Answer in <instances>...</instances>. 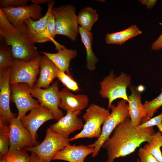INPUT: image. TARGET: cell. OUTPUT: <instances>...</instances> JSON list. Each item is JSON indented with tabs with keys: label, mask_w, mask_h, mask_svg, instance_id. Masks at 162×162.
<instances>
[{
	"label": "cell",
	"mask_w": 162,
	"mask_h": 162,
	"mask_svg": "<svg viewBox=\"0 0 162 162\" xmlns=\"http://www.w3.org/2000/svg\"><path fill=\"white\" fill-rule=\"evenodd\" d=\"M153 127L138 128L133 124L129 117L127 118L117 126L102 146L107 151L106 162H113L116 158L125 157L142 143L149 142L155 132Z\"/></svg>",
	"instance_id": "1"
},
{
	"label": "cell",
	"mask_w": 162,
	"mask_h": 162,
	"mask_svg": "<svg viewBox=\"0 0 162 162\" xmlns=\"http://www.w3.org/2000/svg\"><path fill=\"white\" fill-rule=\"evenodd\" d=\"M0 37L10 47L14 60L28 62L41 56L27 28L15 27L1 9Z\"/></svg>",
	"instance_id": "2"
},
{
	"label": "cell",
	"mask_w": 162,
	"mask_h": 162,
	"mask_svg": "<svg viewBox=\"0 0 162 162\" xmlns=\"http://www.w3.org/2000/svg\"><path fill=\"white\" fill-rule=\"evenodd\" d=\"M131 83L130 76L122 72L116 76L113 70L100 82L99 93L103 98L108 99L109 109L113 101L117 99L121 98L128 102L126 89Z\"/></svg>",
	"instance_id": "3"
},
{
	"label": "cell",
	"mask_w": 162,
	"mask_h": 162,
	"mask_svg": "<svg viewBox=\"0 0 162 162\" xmlns=\"http://www.w3.org/2000/svg\"><path fill=\"white\" fill-rule=\"evenodd\" d=\"M109 110L92 104L82 116L85 122L80 132L69 138L70 141L82 138H98L101 134V126L110 115Z\"/></svg>",
	"instance_id": "4"
},
{
	"label": "cell",
	"mask_w": 162,
	"mask_h": 162,
	"mask_svg": "<svg viewBox=\"0 0 162 162\" xmlns=\"http://www.w3.org/2000/svg\"><path fill=\"white\" fill-rule=\"evenodd\" d=\"M126 100L122 99L115 106L112 104L109 109L112 112L103 124L100 136L95 142L91 144L94 151L92 154L93 158L96 157L104 143L110 136L114 130L120 123L129 117L128 104Z\"/></svg>",
	"instance_id": "5"
},
{
	"label": "cell",
	"mask_w": 162,
	"mask_h": 162,
	"mask_svg": "<svg viewBox=\"0 0 162 162\" xmlns=\"http://www.w3.org/2000/svg\"><path fill=\"white\" fill-rule=\"evenodd\" d=\"M75 10V7L70 4L52 9L55 16L57 35L65 36L72 41L76 40L79 33L78 16Z\"/></svg>",
	"instance_id": "6"
},
{
	"label": "cell",
	"mask_w": 162,
	"mask_h": 162,
	"mask_svg": "<svg viewBox=\"0 0 162 162\" xmlns=\"http://www.w3.org/2000/svg\"><path fill=\"white\" fill-rule=\"evenodd\" d=\"M70 142L69 138L64 137L48 128L43 141L35 146L26 147V150L37 154L45 162H50L57 152L70 145Z\"/></svg>",
	"instance_id": "7"
},
{
	"label": "cell",
	"mask_w": 162,
	"mask_h": 162,
	"mask_svg": "<svg viewBox=\"0 0 162 162\" xmlns=\"http://www.w3.org/2000/svg\"><path fill=\"white\" fill-rule=\"evenodd\" d=\"M41 57L28 62L14 60L11 68L10 85L26 83L32 88L40 73Z\"/></svg>",
	"instance_id": "8"
},
{
	"label": "cell",
	"mask_w": 162,
	"mask_h": 162,
	"mask_svg": "<svg viewBox=\"0 0 162 162\" xmlns=\"http://www.w3.org/2000/svg\"><path fill=\"white\" fill-rule=\"evenodd\" d=\"M58 85L57 81L46 88L42 89L34 85L31 89L32 96L38 99L41 106L50 110L58 121L64 116L63 112L59 109L60 91Z\"/></svg>",
	"instance_id": "9"
},
{
	"label": "cell",
	"mask_w": 162,
	"mask_h": 162,
	"mask_svg": "<svg viewBox=\"0 0 162 162\" xmlns=\"http://www.w3.org/2000/svg\"><path fill=\"white\" fill-rule=\"evenodd\" d=\"M54 3V1L51 0L48 3V9L46 14L40 19L34 20L31 18H29L24 21V23L34 43H43L51 41L55 45L56 49L58 50L63 48L64 46L52 38L46 29L48 17L53 8Z\"/></svg>",
	"instance_id": "10"
},
{
	"label": "cell",
	"mask_w": 162,
	"mask_h": 162,
	"mask_svg": "<svg viewBox=\"0 0 162 162\" xmlns=\"http://www.w3.org/2000/svg\"><path fill=\"white\" fill-rule=\"evenodd\" d=\"M10 100L18 110L17 116L20 119L29 110L40 106L38 100L34 99L31 94V88L26 83L10 85Z\"/></svg>",
	"instance_id": "11"
},
{
	"label": "cell",
	"mask_w": 162,
	"mask_h": 162,
	"mask_svg": "<svg viewBox=\"0 0 162 162\" xmlns=\"http://www.w3.org/2000/svg\"><path fill=\"white\" fill-rule=\"evenodd\" d=\"M11 23L16 28L24 29L26 27L24 23L26 20L31 18L36 20L42 16V8L40 5L34 3L16 8H0Z\"/></svg>",
	"instance_id": "12"
},
{
	"label": "cell",
	"mask_w": 162,
	"mask_h": 162,
	"mask_svg": "<svg viewBox=\"0 0 162 162\" xmlns=\"http://www.w3.org/2000/svg\"><path fill=\"white\" fill-rule=\"evenodd\" d=\"M53 119H55L52 112L40 106L32 110L28 115L21 118L20 120L23 125L30 133L36 146L38 144L36 138L38 128L46 121Z\"/></svg>",
	"instance_id": "13"
},
{
	"label": "cell",
	"mask_w": 162,
	"mask_h": 162,
	"mask_svg": "<svg viewBox=\"0 0 162 162\" xmlns=\"http://www.w3.org/2000/svg\"><path fill=\"white\" fill-rule=\"evenodd\" d=\"M9 124L10 144L8 152L35 146L30 133L18 117L12 119Z\"/></svg>",
	"instance_id": "14"
},
{
	"label": "cell",
	"mask_w": 162,
	"mask_h": 162,
	"mask_svg": "<svg viewBox=\"0 0 162 162\" xmlns=\"http://www.w3.org/2000/svg\"><path fill=\"white\" fill-rule=\"evenodd\" d=\"M11 68L0 71V120L9 124L15 117L10 110L11 90L10 76Z\"/></svg>",
	"instance_id": "15"
},
{
	"label": "cell",
	"mask_w": 162,
	"mask_h": 162,
	"mask_svg": "<svg viewBox=\"0 0 162 162\" xmlns=\"http://www.w3.org/2000/svg\"><path fill=\"white\" fill-rule=\"evenodd\" d=\"M81 114V112L67 111L65 116L50 125L49 128L64 137L68 138L71 133L83 128L84 124L82 121L78 117Z\"/></svg>",
	"instance_id": "16"
},
{
	"label": "cell",
	"mask_w": 162,
	"mask_h": 162,
	"mask_svg": "<svg viewBox=\"0 0 162 162\" xmlns=\"http://www.w3.org/2000/svg\"><path fill=\"white\" fill-rule=\"evenodd\" d=\"M94 147L88 146L68 145L57 152L52 160H60L68 162H84L86 158L94 152Z\"/></svg>",
	"instance_id": "17"
},
{
	"label": "cell",
	"mask_w": 162,
	"mask_h": 162,
	"mask_svg": "<svg viewBox=\"0 0 162 162\" xmlns=\"http://www.w3.org/2000/svg\"><path fill=\"white\" fill-rule=\"evenodd\" d=\"M88 103V98L86 95L74 94L66 88L60 91L59 107L66 111L81 112L87 106Z\"/></svg>",
	"instance_id": "18"
},
{
	"label": "cell",
	"mask_w": 162,
	"mask_h": 162,
	"mask_svg": "<svg viewBox=\"0 0 162 162\" xmlns=\"http://www.w3.org/2000/svg\"><path fill=\"white\" fill-rule=\"evenodd\" d=\"M129 87L131 92L128 96L129 117L133 124L137 127L145 117L146 112L142 103L141 91L134 86L130 85Z\"/></svg>",
	"instance_id": "19"
},
{
	"label": "cell",
	"mask_w": 162,
	"mask_h": 162,
	"mask_svg": "<svg viewBox=\"0 0 162 162\" xmlns=\"http://www.w3.org/2000/svg\"><path fill=\"white\" fill-rule=\"evenodd\" d=\"M40 75L35 85L37 87L46 88L57 78L58 69L46 56H41L40 63Z\"/></svg>",
	"instance_id": "20"
},
{
	"label": "cell",
	"mask_w": 162,
	"mask_h": 162,
	"mask_svg": "<svg viewBox=\"0 0 162 162\" xmlns=\"http://www.w3.org/2000/svg\"><path fill=\"white\" fill-rule=\"evenodd\" d=\"M58 51L56 53L43 51L40 52L46 56L59 70L71 75L69 70L70 63L71 60L76 56L77 51L75 50L67 49L66 47Z\"/></svg>",
	"instance_id": "21"
},
{
	"label": "cell",
	"mask_w": 162,
	"mask_h": 162,
	"mask_svg": "<svg viewBox=\"0 0 162 162\" xmlns=\"http://www.w3.org/2000/svg\"><path fill=\"white\" fill-rule=\"evenodd\" d=\"M79 33L86 51V68L89 70L93 71L96 68V64L98 62V59L92 48V33L91 31H87L80 26L79 27Z\"/></svg>",
	"instance_id": "22"
},
{
	"label": "cell",
	"mask_w": 162,
	"mask_h": 162,
	"mask_svg": "<svg viewBox=\"0 0 162 162\" xmlns=\"http://www.w3.org/2000/svg\"><path fill=\"white\" fill-rule=\"evenodd\" d=\"M142 33V31L136 25H133L123 30L106 34L105 40L107 44L122 45L128 40Z\"/></svg>",
	"instance_id": "23"
},
{
	"label": "cell",
	"mask_w": 162,
	"mask_h": 162,
	"mask_svg": "<svg viewBox=\"0 0 162 162\" xmlns=\"http://www.w3.org/2000/svg\"><path fill=\"white\" fill-rule=\"evenodd\" d=\"M98 18L96 10L90 7H87L80 11L78 15V22L81 27L91 31L93 25Z\"/></svg>",
	"instance_id": "24"
},
{
	"label": "cell",
	"mask_w": 162,
	"mask_h": 162,
	"mask_svg": "<svg viewBox=\"0 0 162 162\" xmlns=\"http://www.w3.org/2000/svg\"><path fill=\"white\" fill-rule=\"evenodd\" d=\"M162 133L155 132L150 141L143 147L148 151L159 162H162L160 148L162 146Z\"/></svg>",
	"instance_id": "25"
},
{
	"label": "cell",
	"mask_w": 162,
	"mask_h": 162,
	"mask_svg": "<svg viewBox=\"0 0 162 162\" xmlns=\"http://www.w3.org/2000/svg\"><path fill=\"white\" fill-rule=\"evenodd\" d=\"M143 105L146 116L142 119L141 124L151 118L158 109L162 106V91L155 98L151 101H146Z\"/></svg>",
	"instance_id": "26"
},
{
	"label": "cell",
	"mask_w": 162,
	"mask_h": 162,
	"mask_svg": "<svg viewBox=\"0 0 162 162\" xmlns=\"http://www.w3.org/2000/svg\"><path fill=\"white\" fill-rule=\"evenodd\" d=\"M4 43L0 45V71L11 68L14 60L10 47Z\"/></svg>",
	"instance_id": "27"
},
{
	"label": "cell",
	"mask_w": 162,
	"mask_h": 162,
	"mask_svg": "<svg viewBox=\"0 0 162 162\" xmlns=\"http://www.w3.org/2000/svg\"><path fill=\"white\" fill-rule=\"evenodd\" d=\"M10 144V130L8 124L0 120V157L8 152Z\"/></svg>",
	"instance_id": "28"
},
{
	"label": "cell",
	"mask_w": 162,
	"mask_h": 162,
	"mask_svg": "<svg viewBox=\"0 0 162 162\" xmlns=\"http://www.w3.org/2000/svg\"><path fill=\"white\" fill-rule=\"evenodd\" d=\"M3 157L6 162H29L30 156L25 150L17 149L8 152Z\"/></svg>",
	"instance_id": "29"
},
{
	"label": "cell",
	"mask_w": 162,
	"mask_h": 162,
	"mask_svg": "<svg viewBox=\"0 0 162 162\" xmlns=\"http://www.w3.org/2000/svg\"><path fill=\"white\" fill-rule=\"evenodd\" d=\"M57 78L66 87L73 91L79 90V87L77 83L73 79L71 75L58 70L57 72Z\"/></svg>",
	"instance_id": "30"
},
{
	"label": "cell",
	"mask_w": 162,
	"mask_h": 162,
	"mask_svg": "<svg viewBox=\"0 0 162 162\" xmlns=\"http://www.w3.org/2000/svg\"><path fill=\"white\" fill-rule=\"evenodd\" d=\"M157 125L159 131L162 133V113L151 118L148 121L137 127L138 128H145Z\"/></svg>",
	"instance_id": "31"
},
{
	"label": "cell",
	"mask_w": 162,
	"mask_h": 162,
	"mask_svg": "<svg viewBox=\"0 0 162 162\" xmlns=\"http://www.w3.org/2000/svg\"><path fill=\"white\" fill-rule=\"evenodd\" d=\"M28 0H0V8H16L27 5Z\"/></svg>",
	"instance_id": "32"
},
{
	"label": "cell",
	"mask_w": 162,
	"mask_h": 162,
	"mask_svg": "<svg viewBox=\"0 0 162 162\" xmlns=\"http://www.w3.org/2000/svg\"><path fill=\"white\" fill-rule=\"evenodd\" d=\"M46 29L50 36L52 38L54 39L57 34L55 24V16L52 10L48 17Z\"/></svg>",
	"instance_id": "33"
},
{
	"label": "cell",
	"mask_w": 162,
	"mask_h": 162,
	"mask_svg": "<svg viewBox=\"0 0 162 162\" xmlns=\"http://www.w3.org/2000/svg\"><path fill=\"white\" fill-rule=\"evenodd\" d=\"M138 155L139 159H138L137 162H159L148 151L143 147L139 149Z\"/></svg>",
	"instance_id": "34"
},
{
	"label": "cell",
	"mask_w": 162,
	"mask_h": 162,
	"mask_svg": "<svg viewBox=\"0 0 162 162\" xmlns=\"http://www.w3.org/2000/svg\"><path fill=\"white\" fill-rule=\"evenodd\" d=\"M151 48L152 50H159L162 49V33L153 43Z\"/></svg>",
	"instance_id": "35"
},
{
	"label": "cell",
	"mask_w": 162,
	"mask_h": 162,
	"mask_svg": "<svg viewBox=\"0 0 162 162\" xmlns=\"http://www.w3.org/2000/svg\"><path fill=\"white\" fill-rule=\"evenodd\" d=\"M139 2L142 4L146 6L147 9H152L156 4V0H140Z\"/></svg>",
	"instance_id": "36"
},
{
	"label": "cell",
	"mask_w": 162,
	"mask_h": 162,
	"mask_svg": "<svg viewBox=\"0 0 162 162\" xmlns=\"http://www.w3.org/2000/svg\"><path fill=\"white\" fill-rule=\"evenodd\" d=\"M29 162H45L37 154L32 153L30 156Z\"/></svg>",
	"instance_id": "37"
},
{
	"label": "cell",
	"mask_w": 162,
	"mask_h": 162,
	"mask_svg": "<svg viewBox=\"0 0 162 162\" xmlns=\"http://www.w3.org/2000/svg\"><path fill=\"white\" fill-rule=\"evenodd\" d=\"M33 3L39 5L40 4L49 3L51 0H30Z\"/></svg>",
	"instance_id": "38"
},
{
	"label": "cell",
	"mask_w": 162,
	"mask_h": 162,
	"mask_svg": "<svg viewBox=\"0 0 162 162\" xmlns=\"http://www.w3.org/2000/svg\"><path fill=\"white\" fill-rule=\"evenodd\" d=\"M0 162H6V161L5 158L3 157H0Z\"/></svg>",
	"instance_id": "39"
},
{
	"label": "cell",
	"mask_w": 162,
	"mask_h": 162,
	"mask_svg": "<svg viewBox=\"0 0 162 162\" xmlns=\"http://www.w3.org/2000/svg\"><path fill=\"white\" fill-rule=\"evenodd\" d=\"M161 90H162V89H161Z\"/></svg>",
	"instance_id": "40"
}]
</instances>
